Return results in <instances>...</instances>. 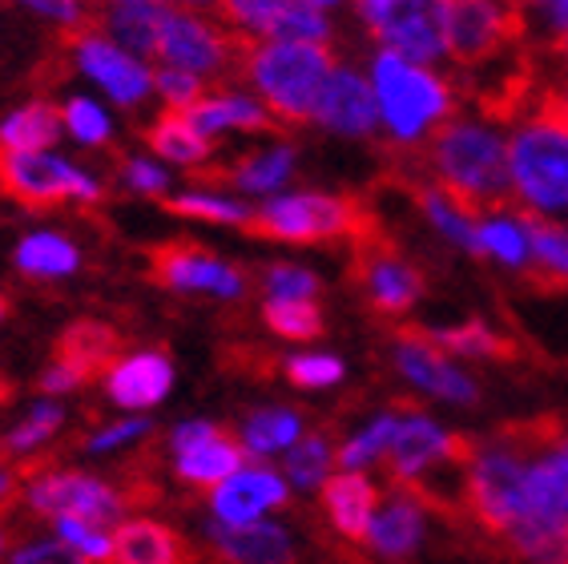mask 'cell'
<instances>
[{
	"label": "cell",
	"instance_id": "obj_1",
	"mask_svg": "<svg viewBox=\"0 0 568 564\" xmlns=\"http://www.w3.org/2000/svg\"><path fill=\"white\" fill-rule=\"evenodd\" d=\"M436 182L468 207H500L508 182V138L480 118H448L427 150Z\"/></svg>",
	"mask_w": 568,
	"mask_h": 564
},
{
	"label": "cell",
	"instance_id": "obj_2",
	"mask_svg": "<svg viewBox=\"0 0 568 564\" xmlns=\"http://www.w3.org/2000/svg\"><path fill=\"white\" fill-rule=\"evenodd\" d=\"M367 81L375 89V105H379V125L392 133L399 145H419L452 118L456 93L432 66H416L404 57L379 53L372 57Z\"/></svg>",
	"mask_w": 568,
	"mask_h": 564
},
{
	"label": "cell",
	"instance_id": "obj_3",
	"mask_svg": "<svg viewBox=\"0 0 568 564\" xmlns=\"http://www.w3.org/2000/svg\"><path fill=\"white\" fill-rule=\"evenodd\" d=\"M508 182L532 218L568 214V121L557 109L516 125L508 138Z\"/></svg>",
	"mask_w": 568,
	"mask_h": 564
},
{
	"label": "cell",
	"instance_id": "obj_4",
	"mask_svg": "<svg viewBox=\"0 0 568 564\" xmlns=\"http://www.w3.org/2000/svg\"><path fill=\"white\" fill-rule=\"evenodd\" d=\"M331 61L327 44L303 41H263L246 53V81L254 85V98L283 121L315 118L318 93L327 85Z\"/></svg>",
	"mask_w": 568,
	"mask_h": 564
},
{
	"label": "cell",
	"instance_id": "obj_5",
	"mask_svg": "<svg viewBox=\"0 0 568 564\" xmlns=\"http://www.w3.org/2000/svg\"><path fill=\"white\" fill-rule=\"evenodd\" d=\"M528 452L513 440H493V444L471 447L464 460V500L471 504L476 521L496 536H508L525 521L528 496Z\"/></svg>",
	"mask_w": 568,
	"mask_h": 564
},
{
	"label": "cell",
	"instance_id": "obj_6",
	"mask_svg": "<svg viewBox=\"0 0 568 564\" xmlns=\"http://www.w3.org/2000/svg\"><path fill=\"white\" fill-rule=\"evenodd\" d=\"M355 12L387 53L416 66L448 57V0H355Z\"/></svg>",
	"mask_w": 568,
	"mask_h": 564
},
{
	"label": "cell",
	"instance_id": "obj_7",
	"mask_svg": "<svg viewBox=\"0 0 568 564\" xmlns=\"http://www.w3.org/2000/svg\"><path fill=\"white\" fill-rule=\"evenodd\" d=\"M251 226L274 242H331L359 230V210L327 190H286L254 210Z\"/></svg>",
	"mask_w": 568,
	"mask_h": 564
},
{
	"label": "cell",
	"instance_id": "obj_8",
	"mask_svg": "<svg viewBox=\"0 0 568 564\" xmlns=\"http://www.w3.org/2000/svg\"><path fill=\"white\" fill-rule=\"evenodd\" d=\"M0 185L24 207H57V202H101L105 185L98 174L53 150L37 153H0Z\"/></svg>",
	"mask_w": 568,
	"mask_h": 564
},
{
	"label": "cell",
	"instance_id": "obj_9",
	"mask_svg": "<svg viewBox=\"0 0 568 564\" xmlns=\"http://www.w3.org/2000/svg\"><path fill=\"white\" fill-rule=\"evenodd\" d=\"M24 504L44 521H89L101 528H118L125 521L121 492L101 476H89L77 467H57V472L33 476L24 489Z\"/></svg>",
	"mask_w": 568,
	"mask_h": 564
},
{
	"label": "cell",
	"instance_id": "obj_10",
	"mask_svg": "<svg viewBox=\"0 0 568 564\" xmlns=\"http://www.w3.org/2000/svg\"><path fill=\"white\" fill-rule=\"evenodd\" d=\"M170 452H174V472L182 484L202 492L222 489L234 472L246 467V447L230 440L219 423L186 420L170 432Z\"/></svg>",
	"mask_w": 568,
	"mask_h": 564
},
{
	"label": "cell",
	"instance_id": "obj_11",
	"mask_svg": "<svg viewBox=\"0 0 568 564\" xmlns=\"http://www.w3.org/2000/svg\"><path fill=\"white\" fill-rule=\"evenodd\" d=\"M73 66L89 85H98L113 105L133 109L153 98V69L142 57L125 53L105 33H81L73 41Z\"/></svg>",
	"mask_w": 568,
	"mask_h": 564
},
{
	"label": "cell",
	"instance_id": "obj_12",
	"mask_svg": "<svg viewBox=\"0 0 568 564\" xmlns=\"http://www.w3.org/2000/svg\"><path fill=\"white\" fill-rule=\"evenodd\" d=\"M158 61L162 69H182L194 77H219L234 61V41L222 33L219 24H210L202 12L165 9L162 41H158Z\"/></svg>",
	"mask_w": 568,
	"mask_h": 564
},
{
	"label": "cell",
	"instance_id": "obj_13",
	"mask_svg": "<svg viewBox=\"0 0 568 564\" xmlns=\"http://www.w3.org/2000/svg\"><path fill=\"white\" fill-rule=\"evenodd\" d=\"M153 274L162 286L178 294H210L222 303H234L246 294V274L234 262L219 259L202 246H186V242L153 250Z\"/></svg>",
	"mask_w": 568,
	"mask_h": 564
},
{
	"label": "cell",
	"instance_id": "obj_14",
	"mask_svg": "<svg viewBox=\"0 0 568 564\" xmlns=\"http://www.w3.org/2000/svg\"><path fill=\"white\" fill-rule=\"evenodd\" d=\"M516 33V12L504 0H448V57L484 66Z\"/></svg>",
	"mask_w": 568,
	"mask_h": 564
},
{
	"label": "cell",
	"instance_id": "obj_15",
	"mask_svg": "<svg viewBox=\"0 0 568 564\" xmlns=\"http://www.w3.org/2000/svg\"><path fill=\"white\" fill-rule=\"evenodd\" d=\"M311 121L318 130L335 133V138H372V133H379V105H375V89L367 73L351 66L331 69Z\"/></svg>",
	"mask_w": 568,
	"mask_h": 564
},
{
	"label": "cell",
	"instance_id": "obj_16",
	"mask_svg": "<svg viewBox=\"0 0 568 564\" xmlns=\"http://www.w3.org/2000/svg\"><path fill=\"white\" fill-rule=\"evenodd\" d=\"M395 367L407 383L424 395H436L444 403H476L480 400V383L471 380L468 371L456 367L432 339L404 331L395 339Z\"/></svg>",
	"mask_w": 568,
	"mask_h": 564
},
{
	"label": "cell",
	"instance_id": "obj_17",
	"mask_svg": "<svg viewBox=\"0 0 568 564\" xmlns=\"http://www.w3.org/2000/svg\"><path fill=\"white\" fill-rule=\"evenodd\" d=\"M464 452H468V447L459 444L444 423H436L432 415L407 412L404 420H399V432H395L392 447H387V464H392L395 480L416 484L427 472H436V467H444V464H456Z\"/></svg>",
	"mask_w": 568,
	"mask_h": 564
},
{
	"label": "cell",
	"instance_id": "obj_18",
	"mask_svg": "<svg viewBox=\"0 0 568 564\" xmlns=\"http://www.w3.org/2000/svg\"><path fill=\"white\" fill-rule=\"evenodd\" d=\"M286 504V480L263 464H246L242 472L210 492L214 524H254L266 521V512Z\"/></svg>",
	"mask_w": 568,
	"mask_h": 564
},
{
	"label": "cell",
	"instance_id": "obj_19",
	"mask_svg": "<svg viewBox=\"0 0 568 564\" xmlns=\"http://www.w3.org/2000/svg\"><path fill=\"white\" fill-rule=\"evenodd\" d=\"M174 391V359L165 351L121 355L105 375V395L125 412H150Z\"/></svg>",
	"mask_w": 568,
	"mask_h": 564
},
{
	"label": "cell",
	"instance_id": "obj_20",
	"mask_svg": "<svg viewBox=\"0 0 568 564\" xmlns=\"http://www.w3.org/2000/svg\"><path fill=\"white\" fill-rule=\"evenodd\" d=\"M206 541L226 564H295V536L274 521L210 524Z\"/></svg>",
	"mask_w": 568,
	"mask_h": 564
},
{
	"label": "cell",
	"instance_id": "obj_21",
	"mask_svg": "<svg viewBox=\"0 0 568 564\" xmlns=\"http://www.w3.org/2000/svg\"><path fill=\"white\" fill-rule=\"evenodd\" d=\"M359 282L367 303L383 315H404L419 303L424 294V279L412 262H404L392 250H367L359 259Z\"/></svg>",
	"mask_w": 568,
	"mask_h": 564
},
{
	"label": "cell",
	"instance_id": "obj_22",
	"mask_svg": "<svg viewBox=\"0 0 568 564\" xmlns=\"http://www.w3.org/2000/svg\"><path fill=\"white\" fill-rule=\"evenodd\" d=\"M424 536H427L424 500H419V492L399 489V492H392V500H387L379 512H375L367 544H372L383 561H407V556H416Z\"/></svg>",
	"mask_w": 568,
	"mask_h": 564
},
{
	"label": "cell",
	"instance_id": "obj_23",
	"mask_svg": "<svg viewBox=\"0 0 568 564\" xmlns=\"http://www.w3.org/2000/svg\"><path fill=\"white\" fill-rule=\"evenodd\" d=\"M113 564H194V553L165 521L125 516L113 528Z\"/></svg>",
	"mask_w": 568,
	"mask_h": 564
},
{
	"label": "cell",
	"instance_id": "obj_24",
	"mask_svg": "<svg viewBox=\"0 0 568 564\" xmlns=\"http://www.w3.org/2000/svg\"><path fill=\"white\" fill-rule=\"evenodd\" d=\"M318 500H323L331 528L355 544H367V532H372L375 512H379V492L372 480L363 472H339L318 489Z\"/></svg>",
	"mask_w": 568,
	"mask_h": 564
},
{
	"label": "cell",
	"instance_id": "obj_25",
	"mask_svg": "<svg viewBox=\"0 0 568 564\" xmlns=\"http://www.w3.org/2000/svg\"><path fill=\"white\" fill-rule=\"evenodd\" d=\"M190 125L206 141L222 138V133H266L274 125V113L254 98V93H239V89H226V93H210L186 113Z\"/></svg>",
	"mask_w": 568,
	"mask_h": 564
},
{
	"label": "cell",
	"instance_id": "obj_26",
	"mask_svg": "<svg viewBox=\"0 0 568 564\" xmlns=\"http://www.w3.org/2000/svg\"><path fill=\"white\" fill-rule=\"evenodd\" d=\"M162 0H125V4H110L105 9V37L113 44H121L125 53L142 57H158V41H162V21H165Z\"/></svg>",
	"mask_w": 568,
	"mask_h": 564
},
{
	"label": "cell",
	"instance_id": "obj_27",
	"mask_svg": "<svg viewBox=\"0 0 568 564\" xmlns=\"http://www.w3.org/2000/svg\"><path fill=\"white\" fill-rule=\"evenodd\" d=\"M61 109L53 101H24L0 118V153H37L53 150L61 138Z\"/></svg>",
	"mask_w": 568,
	"mask_h": 564
},
{
	"label": "cell",
	"instance_id": "obj_28",
	"mask_svg": "<svg viewBox=\"0 0 568 564\" xmlns=\"http://www.w3.org/2000/svg\"><path fill=\"white\" fill-rule=\"evenodd\" d=\"M419 210H424V218L436 226L439 239H448L452 246H459L464 254H476V259H480V214H476L468 202H459L444 185H424Z\"/></svg>",
	"mask_w": 568,
	"mask_h": 564
},
{
	"label": "cell",
	"instance_id": "obj_29",
	"mask_svg": "<svg viewBox=\"0 0 568 564\" xmlns=\"http://www.w3.org/2000/svg\"><path fill=\"white\" fill-rule=\"evenodd\" d=\"M295 178V145L274 141L266 150H254L246 158H239V165L230 170V185L242 194L254 198H274L283 194V185Z\"/></svg>",
	"mask_w": 568,
	"mask_h": 564
},
{
	"label": "cell",
	"instance_id": "obj_30",
	"mask_svg": "<svg viewBox=\"0 0 568 564\" xmlns=\"http://www.w3.org/2000/svg\"><path fill=\"white\" fill-rule=\"evenodd\" d=\"M12 262L29 279H69V274L81 271V250H77L73 239L57 234V230H33L17 242Z\"/></svg>",
	"mask_w": 568,
	"mask_h": 564
},
{
	"label": "cell",
	"instance_id": "obj_31",
	"mask_svg": "<svg viewBox=\"0 0 568 564\" xmlns=\"http://www.w3.org/2000/svg\"><path fill=\"white\" fill-rule=\"evenodd\" d=\"M480 259H493L508 271L532 266V239H528V218L513 210H488L480 214Z\"/></svg>",
	"mask_w": 568,
	"mask_h": 564
},
{
	"label": "cell",
	"instance_id": "obj_32",
	"mask_svg": "<svg viewBox=\"0 0 568 564\" xmlns=\"http://www.w3.org/2000/svg\"><path fill=\"white\" fill-rule=\"evenodd\" d=\"M303 415L295 407H258L242 423L239 444L246 447V456H286L291 447L303 440Z\"/></svg>",
	"mask_w": 568,
	"mask_h": 564
},
{
	"label": "cell",
	"instance_id": "obj_33",
	"mask_svg": "<svg viewBox=\"0 0 568 564\" xmlns=\"http://www.w3.org/2000/svg\"><path fill=\"white\" fill-rule=\"evenodd\" d=\"M150 150L158 153L162 165H182V170H194V165H206L214 145H210L202 133L190 125L186 113H170L165 109L162 118L153 121L150 130Z\"/></svg>",
	"mask_w": 568,
	"mask_h": 564
},
{
	"label": "cell",
	"instance_id": "obj_34",
	"mask_svg": "<svg viewBox=\"0 0 568 564\" xmlns=\"http://www.w3.org/2000/svg\"><path fill=\"white\" fill-rule=\"evenodd\" d=\"M53 359H65L77 371H85V375H93L105 363L113 367L118 363V331L105 323H93V319H81V323H73L61 335Z\"/></svg>",
	"mask_w": 568,
	"mask_h": 564
},
{
	"label": "cell",
	"instance_id": "obj_35",
	"mask_svg": "<svg viewBox=\"0 0 568 564\" xmlns=\"http://www.w3.org/2000/svg\"><path fill=\"white\" fill-rule=\"evenodd\" d=\"M170 210L182 218H194V222H214V226H251L254 210L242 202L239 194H226V190H182V194L170 198Z\"/></svg>",
	"mask_w": 568,
	"mask_h": 564
},
{
	"label": "cell",
	"instance_id": "obj_36",
	"mask_svg": "<svg viewBox=\"0 0 568 564\" xmlns=\"http://www.w3.org/2000/svg\"><path fill=\"white\" fill-rule=\"evenodd\" d=\"M286 467V484H295L298 492H315L331 480V467H335V444L331 435L323 432H306L283 460Z\"/></svg>",
	"mask_w": 568,
	"mask_h": 564
},
{
	"label": "cell",
	"instance_id": "obj_37",
	"mask_svg": "<svg viewBox=\"0 0 568 564\" xmlns=\"http://www.w3.org/2000/svg\"><path fill=\"white\" fill-rule=\"evenodd\" d=\"M399 420H404V412L375 415L367 427H359V432L347 435V440L335 447V464H339L343 472H363V467H372L375 460L387 456V447H392L395 432H399Z\"/></svg>",
	"mask_w": 568,
	"mask_h": 564
},
{
	"label": "cell",
	"instance_id": "obj_38",
	"mask_svg": "<svg viewBox=\"0 0 568 564\" xmlns=\"http://www.w3.org/2000/svg\"><path fill=\"white\" fill-rule=\"evenodd\" d=\"M61 130L77 141V145H85V150H101V145H110L113 141V113L101 105L98 98H85V93H73L65 98L61 105Z\"/></svg>",
	"mask_w": 568,
	"mask_h": 564
},
{
	"label": "cell",
	"instance_id": "obj_39",
	"mask_svg": "<svg viewBox=\"0 0 568 564\" xmlns=\"http://www.w3.org/2000/svg\"><path fill=\"white\" fill-rule=\"evenodd\" d=\"M427 339H432L444 355H459V359H500V355H508L504 335H496L493 326L480 323V319L459 323V326H439V331H432Z\"/></svg>",
	"mask_w": 568,
	"mask_h": 564
},
{
	"label": "cell",
	"instance_id": "obj_40",
	"mask_svg": "<svg viewBox=\"0 0 568 564\" xmlns=\"http://www.w3.org/2000/svg\"><path fill=\"white\" fill-rule=\"evenodd\" d=\"M61 423H65V407L57 400L33 403L29 415L4 435V452H9V456H29V452H37V447L49 444V440L61 432Z\"/></svg>",
	"mask_w": 568,
	"mask_h": 564
},
{
	"label": "cell",
	"instance_id": "obj_41",
	"mask_svg": "<svg viewBox=\"0 0 568 564\" xmlns=\"http://www.w3.org/2000/svg\"><path fill=\"white\" fill-rule=\"evenodd\" d=\"M263 323L271 326L278 339H291V343H306V339L323 335V311H318L315 303H283V299H266Z\"/></svg>",
	"mask_w": 568,
	"mask_h": 564
},
{
	"label": "cell",
	"instance_id": "obj_42",
	"mask_svg": "<svg viewBox=\"0 0 568 564\" xmlns=\"http://www.w3.org/2000/svg\"><path fill=\"white\" fill-rule=\"evenodd\" d=\"M528 239H532V262L552 279L568 282V226H557L548 218L528 214Z\"/></svg>",
	"mask_w": 568,
	"mask_h": 564
},
{
	"label": "cell",
	"instance_id": "obj_43",
	"mask_svg": "<svg viewBox=\"0 0 568 564\" xmlns=\"http://www.w3.org/2000/svg\"><path fill=\"white\" fill-rule=\"evenodd\" d=\"M53 528L57 541L85 564H113V528H101V524L89 521H53Z\"/></svg>",
	"mask_w": 568,
	"mask_h": 564
},
{
	"label": "cell",
	"instance_id": "obj_44",
	"mask_svg": "<svg viewBox=\"0 0 568 564\" xmlns=\"http://www.w3.org/2000/svg\"><path fill=\"white\" fill-rule=\"evenodd\" d=\"M343 375H347L343 359L327 355V351H303V355L286 359V380L303 391H327L343 383Z\"/></svg>",
	"mask_w": 568,
	"mask_h": 564
},
{
	"label": "cell",
	"instance_id": "obj_45",
	"mask_svg": "<svg viewBox=\"0 0 568 564\" xmlns=\"http://www.w3.org/2000/svg\"><path fill=\"white\" fill-rule=\"evenodd\" d=\"M266 299H283V303H315V294L323 291L315 271H306L298 262H274L263 274Z\"/></svg>",
	"mask_w": 568,
	"mask_h": 564
},
{
	"label": "cell",
	"instance_id": "obj_46",
	"mask_svg": "<svg viewBox=\"0 0 568 564\" xmlns=\"http://www.w3.org/2000/svg\"><path fill=\"white\" fill-rule=\"evenodd\" d=\"M283 4L286 0H222V12H226V21L234 24L239 33L271 41L274 24L283 17Z\"/></svg>",
	"mask_w": 568,
	"mask_h": 564
},
{
	"label": "cell",
	"instance_id": "obj_47",
	"mask_svg": "<svg viewBox=\"0 0 568 564\" xmlns=\"http://www.w3.org/2000/svg\"><path fill=\"white\" fill-rule=\"evenodd\" d=\"M153 93L165 101L170 113H190L197 101L206 98V81L194 73H182V69H158L153 73Z\"/></svg>",
	"mask_w": 568,
	"mask_h": 564
},
{
	"label": "cell",
	"instance_id": "obj_48",
	"mask_svg": "<svg viewBox=\"0 0 568 564\" xmlns=\"http://www.w3.org/2000/svg\"><path fill=\"white\" fill-rule=\"evenodd\" d=\"M150 420H142V415H130V420H118L110 423V427H101V432H93L85 440V452L89 456H110V452H121V447L138 444L142 435H150Z\"/></svg>",
	"mask_w": 568,
	"mask_h": 564
},
{
	"label": "cell",
	"instance_id": "obj_49",
	"mask_svg": "<svg viewBox=\"0 0 568 564\" xmlns=\"http://www.w3.org/2000/svg\"><path fill=\"white\" fill-rule=\"evenodd\" d=\"M121 182L125 190L142 198H165L170 194V170H165L158 158H130L121 165Z\"/></svg>",
	"mask_w": 568,
	"mask_h": 564
},
{
	"label": "cell",
	"instance_id": "obj_50",
	"mask_svg": "<svg viewBox=\"0 0 568 564\" xmlns=\"http://www.w3.org/2000/svg\"><path fill=\"white\" fill-rule=\"evenodd\" d=\"M12 564H85L77 553H69L65 544L57 541H29V544H21L17 553L9 556Z\"/></svg>",
	"mask_w": 568,
	"mask_h": 564
},
{
	"label": "cell",
	"instance_id": "obj_51",
	"mask_svg": "<svg viewBox=\"0 0 568 564\" xmlns=\"http://www.w3.org/2000/svg\"><path fill=\"white\" fill-rule=\"evenodd\" d=\"M85 383H89L85 371H77L73 363H65V359H53V363L41 371V383H37V387H41L49 400H57V395H69V391L85 387Z\"/></svg>",
	"mask_w": 568,
	"mask_h": 564
},
{
	"label": "cell",
	"instance_id": "obj_52",
	"mask_svg": "<svg viewBox=\"0 0 568 564\" xmlns=\"http://www.w3.org/2000/svg\"><path fill=\"white\" fill-rule=\"evenodd\" d=\"M12 4H24L44 21L61 24V29H73V24L85 21V0H12Z\"/></svg>",
	"mask_w": 568,
	"mask_h": 564
},
{
	"label": "cell",
	"instance_id": "obj_53",
	"mask_svg": "<svg viewBox=\"0 0 568 564\" xmlns=\"http://www.w3.org/2000/svg\"><path fill=\"white\" fill-rule=\"evenodd\" d=\"M536 9L545 17L548 33H557V37L568 33V0H545V4H536Z\"/></svg>",
	"mask_w": 568,
	"mask_h": 564
},
{
	"label": "cell",
	"instance_id": "obj_54",
	"mask_svg": "<svg viewBox=\"0 0 568 564\" xmlns=\"http://www.w3.org/2000/svg\"><path fill=\"white\" fill-rule=\"evenodd\" d=\"M162 4H170V9H182V12H202V9H214V4H222V0H162Z\"/></svg>",
	"mask_w": 568,
	"mask_h": 564
},
{
	"label": "cell",
	"instance_id": "obj_55",
	"mask_svg": "<svg viewBox=\"0 0 568 564\" xmlns=\"http://www.w3.org/2000/svg\"><path fill=\"white\" fill-rule=\"evenodd\" d=\"M12 489H17V476H12L9 467H0V504L12 496Z\"/></svg>",
	"mask_w": 568,
	"mask_h": 564
},
{
	"label": "cell",
	"instance_id": "obj_56",
	"mask_svg": "<svg viewBox=\"0 0 568 564\" xmlns=\"http://www.w3.org/2000/svg\"><path fill=\"white\" fill-rule=\"evenodd\" d=\"M552 109H557L560 118H565V121H568V93H560V98H557V101H552Z\"/></svg>",
	"mask_w": 568,
	"mask_h": 564
},
{
	"label": "cell",
	"instance_id": "obj_57",
	"mask_svg": "<svg viewBox=\"0 0 568 564\" xmlns=\"http://www.w3.org/2000/svg\"><path fill=\"white\" fill-rule=\"evenodd\" d=\"M306 4H315V9L331 12V9H335V4H343V0H306Z\"/></svg>",
	"mask_w": 568,
	"mask_h": 564
},
{
	"label": "cell",
	"instance_id": "obj_58",
	"mask_svg": "<svg viewBox=\"0 0 568 564\" xmlns=\"http://www.w3.org/2000/svg\"><path fill=\"white\" fill-rule=\"evenodd\" d=\"M9 315V303H4V294H0V319Z\"/></svg>",
	"mask_w": 568,
	"mask_h": 564
},
{
	"label": "cell",
	"instance_id": "obj_59",
	"mask_svg": "<svg viewBox=\"0 0 568 564\" xmlns=\"http://www.w3.org/2000/svg\"><path fill=\"white\" fill-rule=\"evenodd\" d=\"M0 561H4V528H0Z\"/></svg>",
	"mask_w": 568,
	"mask_h": 564
},
{
	"label": "cell",
	"instance_id": "obj_60",
	"mask_svg": "<svg viewBox=\"0 0 568 564\" xmlns=\"http://www.w3.org/2000/svg\"><path fill=\"white\" fill-rule=\"evenodd\" d=\"M560 44H565V61H568V33H565V37H560Z\"/></svg>",
	"mask_w": 568,
	"mask_h": 564
},
{
	"label": "cell",
	"instance_id": "obj_61",
	"mask_svg": "<svg viewBox=\"0 0 568 564\" xmlns=\"http://www.w3.org/2000/svg\"><path fill=\"white\" fill-rule=\"evenodd\" d=\"M105 4H125V0H105Z\"/></svg>",
	"mask_w": 568,
	"mask_h": 564
},
{
	"label": "cell",
	"instance_id": "obj_62",
	"mask_svg": "<svg viewBox=\"0 0 568 564\" xmlns=\"http://www.w3.org/2000/svg\"><path fill=\"white\" fill-rule=\"evenodd\" d=\"M528 4H545V0H528Z\"/></svg>",
	"mask_w": 568,
	"mask_h": 564
},
{
	"label": "cell",
	"instance_id": "obj_63",
	"mask_svg": "<svg viewBox=\"0 0 568 564\" xmlns=\"http://www.w3.org/2000/svg\"><path fill=\"white\" fill-rule=\"evenodd\" d=\"M0 400H4V391H0Z\"/></svg>",
	"mask_w": 568,
	"mask_h": 564
}]
</instances>
